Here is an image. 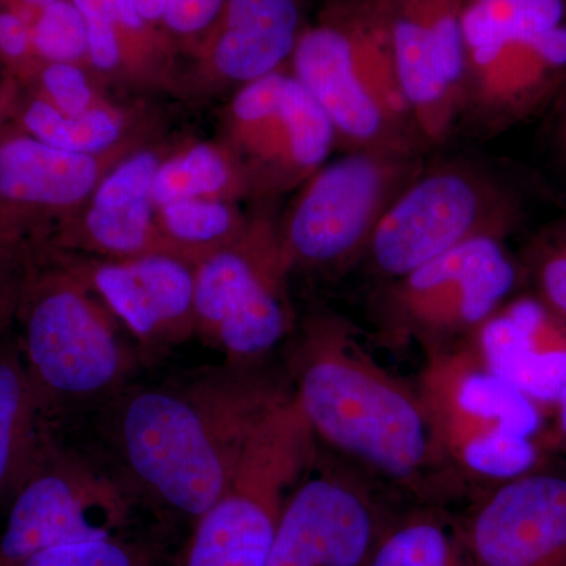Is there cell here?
<instances>
[{"instance_id":"836d02e7","label":"cell","mask_w":566,"mask_h":566,"mask_svg":"<svg viewBox=\"0 0 566 566\" xmlns=\"http://www.w3.org/2000/svg\"><path fill=\"white\" fill-rule=\"evenodd\" d=\"M24 262L25 252L0 251V329L14 318Z\"/></svg>"},{"instance_id":"4fadbf2b","label":"cell","mask_w":566,"mask_h":566,"mask_svg":"<svg viewBox=\"0 0 566 566\" xmlns=\"http://www.w3.org/2000/svg\"><path fill=\"white\" fill-rule=\"evenodd\" d=\"M395 70L430 150L449 144L460 120L464 80L465 0H375Z\"/></svg>"},{"instance_id":"f1b7e54d","label":"cell","mask_w":566,"mask_h":566,"mask_svg":"<svg viewBox=\"0 0 566 566\" xmlns=\"http://www.w3.org/2000/svg\"><path fill=\"white\" fill-rule=\"evenodd\" d=\"M24 91L66 115L85 114L112 102L93 71L73 63L44 62Z\"/></svg>"},{"instance_id":"2e32d148","label":"cell","mask_w":566,"mask_h":566,"mask_svg":"<svg viewBox=\"0 0 566 566\" xmlns=\"http://www.w3.org/2000/svg\"><path fill=\"white\" fill-rule=\"evenodd\" d=\"M387 520L349 472H305L283 506L266 566H363Z\"/></svg>"},{"instance_id":"5b68a950","label":"cell","mask_w":566,"mask_h":566,"mask_svg":"<svg viewBox=\"0 0 566 566\" xmlns=\"http://www.w3.org/2000/svg\"><path fill=\"white\" fill-rule=\"evenodd\" d=\"M527 214V191L504 164L476 155L427 163L387 211L363 262L378 283L394 281L480 238L509 240Z\"/></svg>"},{"instance_id":"52a82bcc","label":"cell","mask_w":566,"mask_h":566,"mask_svg":"<svg viewBox=\"0 0 566 566\" xmlns=\"http://www.w3.org/2000/svg\"><path fill=\"white\" fill-rule=\"evenodd\" d=\"M428 151L357 148L327 161L277 219L290 273H338L363 262L379 223L422 172Z\"/></svg>"},{"instance_id":"74e56055","label":"cell","mask_w":566,"mask_h":566,"mask_svg":"<svg viewBox=\"0 0 566 566\" xmlns=\"http://www.w3.org/2000/svg\"><path fill=\"white\" fill-rule=\"evenodd\" d=\"M167 0H134L145 20L163 28V14Z\"/></svg>"},{"instance_id":"9c48e42d","label":"cell","mask_w":566,"mask_h":566,"mask_svg":"<svg viewBox=\"0 0 566 566\" xmlns=\"http://www.w3.org/2000/svg\"><path fill=\"white\" fill-rule=\"evenodd\" d=\"M290 274L263 203L233 243L193 264L196 334L233 367H252L296 329Z\"/></svg>"},{"instance_id":"d4e9b609","label":"cell","mask_w":566,"mask_h":566,"mask_svg":"<svg viewBox=\"0 0 566 566\" xmlns=\"http://www.w3.org/2000/svg\"><path fill=\"white\" fill-rule=\"evenodd\" d=\"M251 212L240 203L221 200H182L156 208L159 232L175 255L196 264L233 243L244 232Z\"/></svg>"},{"instance_id":"44dd1931","label":"cell","mask_w":566,"mask_h":566,"mask_svg":"<svg viewBox=\"0 0 566 566\" xmlns=\"http://www.w3.org/2000/svg\"><path fill=\"white\" fill-rule=\"evenodd\" d=\"M337 133L322 104L290 71L282 109L260 150L245 164L253 200L268 203L297 191L329 161Z\"/></svg>"},{"instance_id":"cb8c5ba5","label":"cell","mask_w":566,"mask_h":566,"mask_svg":"<svg viewBox=\"0 0 566 566\" xmlns=\"http://www.w3.org/2000/svg\"><path fill=\"white\" fill-rule=\"evenodd\" d=\"M44 412L20 348L0 349V499L13 495L48 441Z\"/></svg>"},{"instance_id":"9a60e30c","label":"cell","mask_w":566,"mask_h":566,"mask_svg":"<svg viewBox=\"0 0 566 566\" xmlns=\"http://www.w3.org/2000/svg\"><path fill=\"white\" fill-rule=\"evenodd\" d=\"M452 524L465 566H566V472L494 483Z\"/></svg>"},{"instance_id":"d590c367","label":"cell","mask_w":566,"mask_h":566,"mask_svg":"<svg viewBox=\"0 0 566 566\" xmlns=\"http://www.w3.org/2000/svg\"><path fill=\"white\" fill-rule=\"evenodd\" d=\"M21 92L22 85L20 82L14 77L2 74V77H0V147H2L3 137H6L11 120H13Z\"/></svg>"},{"instance_id":"8992f818","label":"cell","mask_w":566,"mask_h":566,"mask_svg":"<svg viewBox=\"0 0 566 566\" xmlns=\"http://www.w3.org/2000/svg\"><path fill=\"white\" fill-rule=\"evenodd\" d=\"M416 386L439 444L463 479L494 485L536 469L542 408L493 374L471 338L427 349Z\"/></svg>"},{"instance_id":"5bb4252c","label":"cell","mask_w":566,"mask_h":566,"mask_svg":"<svg viewBox=\"0 0 566 566\" xmlns=\"http://www.w3.org/2000/svg\"><path fill=\"white\" fill-rule=\"evenodd\" d=\"M464 59L458 129L493 139L547 109L565 87L566 20L510 33Z\"/></svg>"},{"instance_id":"1f68e13d","label":"cell","mask_w":566,"mask_h":566,"mask_svg":"<svg viewBox=\"0 0 566 566\" xmlns=\"http://www.w3.org/2000/svg\"><path fill=\"white\" fill-rule=\"evenodd\" d=\"M33 43L32 24L0 0V69L29 87L43 65Z\"/></svg>"},{"instance_id":"ac0fdd59","label":"cell","mask_w":566,"mask_h":566,"mask_svg":"<svg viewBox=\"0 0 566 566\" xmlns=\"http://www.w3.org/2000/svg\"><path fill=\"white\" fill-rule=\"evenodd\" d=\"M307 18L303 0H227L218 21L186 50L185 88L219 93L286 69Z\"/></svg>"},{"instance_id":"6da1fadb","label":"cell","mask_w":566,"mask_h":566,"mask_svg":"<svg viewBox=\"0 0 566 566\" xmlns=\"http://www.w3.org/2000/svg\"><path fill=\"white\" fill-rule=\"evenodd\" d=\"M292 397L315 438L385 476L422 504L463 494L417 386L381 367L345 316H305L290 357Z\"/></svg>"},{"instance_id":"277c9868","label":"cell","mask_w":566,"mask_h":566,"mask_svg":"<svg viewBox=\"0 0 566 566\" xmlns=\"http://www.w3.org/2000/svg\"><path fill=\"white\" fill-rule=\"evenodd\" d=\"M14 318L21 326V356L44 411L109 394L132 374L134 356L120 323L69 252H25Z\"/></svg>"},{"instance_id":"484cf974","label":"cell","mask_w":566,"mask_h":566,"mask_svg":"<svg viewBox=\"0 0 566 566\" xmlns=\"http://www.w3.org/2000/svg\"><path fill=\"white\" fill-rule=\"evenodd\" d=\"M363 566H465L453 524L438 510L389 517Z\"/></svg>"},{"instance_id":"3957f363","label":"cell","mask_w":566,"mask_h":566,"mask_svg":"<svg viewBox=\"0 0 566 566\" xmlns=\"http://www.w3.org/2000/svg\"><path fill=\"white\" fill-rule=\"evenodd\" d=\"M290 71L322 104L342 150L430 151L406 103L375 0H323L297 40Z\"/></svg>"},{"instance_id":"83f0119b","label":"cell","mask_w":566,"mask_h":566,"mask_svg":"<svg viewBox=\"0 0 566 566\" xmlns=\"http://www.w3.org/2000/svg\"><path fill=\"white\" fill-rule=\"evenodd\" d=\"M517 259L532 293L566 322V216L536 230Z\"/></svg>"},{"instance_id":"d6a6232c","label":"cell","mask_w":566,"mask_h":566,"mask_svg":"<svg viewBox=\"0 0 566 566\" xmlns=\"http://www.w3.org/2000/svg\"><path fill=\"white\" fill-rule=\"evenodd\" d=\"M227 0H167L163 29L186 51L210 31L218 21Z\"/></svg>"},{"instance_id":"ffe728a7","label":"cell","mask_w":566,"mask_h":566,"mask_svg":"<svg viewBox=\"0 0 566 566\" xmlns=\"http://www.w3.org/2000/svg\"><path fill=\"white\" fill-rule=\"evenodd\" d=\"M471 342L483 363L542 406L556 408L566 386V322L534 293L506 301Z\"/></svg>"},{"instance_id":"e0dca14e","label":"cell","mask_w":566,"mask_h":566,"mask_svg":"<svg viewBox=\"0 0 566 566\" xmlns=\"http://www.w3.org/2000/svg\"><path fill=\"white\" fill-rule=\"evenodd\" d=\"M180 142L153 137L128 153L46 248L107 260L175 255L156 222L153 186L159 167Z\"/></svg>"},{"instance_id":"7c38bea8","label":"cell","mask_w":566,"mask_h":566,"mask_svg":"<svg viewBox=\"0 0 566 566\" xmlns=\"http://www.w3.org/2000/svg\"><path fill=\"white\" fill-rule=\"evenodd\" d=\"M150 136L77 155L41 144L10 125L0 147V251L46 248L120 159Z\"/></svg>"},{"instance_id":"f546056e","label":"cell","mask_w":566,"mask_h":566,"mask_svg":"<svg viewBox=\"0 0 566 566\" xmlns=\"http://www.w3.org/2000/svg\"><path fill=\"white\" fill-rule=\"evenodd\" d=\"M33 43L43 62L73 63L92 71L87 21L70 0H57L32 25Z\"/></svg>"},{"instance_id":"d6986e66","label":"cell","mask_w":566,"mask_h":566,"mask_svg":"<svg viewBox=\"0 0 566 566\" xmlns=\"http://www.w3.org/2000/svg\"><path fill=\"white\" fill-rule=\"evenodd\" d=\"M71 256L111 314L148 352L196 334L192 263L169 253L122 260Z\"/></svg>"},{"instance_id":"8fae6325","label":"cell","mask_w":566,"mask_h":566,"mask_svg":"<svg viewBox=\"0 0 566 566\" xmlns=\"http://www.w3.org/2000/svg\"><path fill=\"white\" fill-rule=\"evenodd\" d=\"M129 516L128 495L117 482L46 441L11 495L0 565H21L66 543L125 534Z\"/></svg>"},{"instance_id":"ba28073f","label":"cell","mask_w":566,"mask_h":566,"mask_svg":"<svg viewBox=\"0 0 566 566\" xmlns=\"http://www.w3.org/2000/svg\"><path fill=\"white\" fill-rule=\"evenodd\" d=\"M314 453L315 436L290 395L249 439L232 480L192 524L175 566H266L283 506Z\"/></svg>"},{"instance_id":"4316f807","label":"cell","mask_w":566,"mask_h":566,"mask_svg":"<svg viewBox=\"0 0 566 566\" xmlns=\"http://www.w3.org/2000/svg\"><path fill=\"white\" fill-rule=\"evenodd\" d=\"M286 69L249 82L234 91L222 120V140L248 164L260 150L282 109Z\"/></svg>"},{"instance_id":"f35d334b","label":"cell","mask_w":566,"mask_h":566,"mask_svg":"<svg viewBox=\"0 0 566 566\" xmlns=\"http://www.w3.org/2000/svg\"><path fill=\"white\" fill-rule=\"evenodd\" d=\"M556 415H557V436L556 441L557 444H560L566 450V386L564 392H562L560 398H558L556 405Z\"/></svg>"},{"instance_id":"7402d4cb","label":"cell","mask_w":566,"mask_h":566,"mask_svg":"<svg viewBox=\"0 0 566 566\" xmlns=\"http://www.w3.org/2000/svg\"><path fill=\"white\" fill-rule=\"evenodd\" d=\"M11 126L57 150L103 155L139 137L150 136L139 111L104 104L81 115L62 114L32 92L22 88Z\"/></svg>"},{"instance_id":"8d00e7d4","label":"cell","mask_w":566,"mask_h":566,"mask_svg":"<svg viewBox=\"0 0 566 566\" xmlns=\"http://www.w3.org/2000/svg\"><path fill=\"white\" fill-rule=\"evenodd\" d=\"M2 2L11 7V9L17 10L18 13H21L22 17L33 25L36 18H39L48 7H51L52 3L57 2V0H2Z\"/></svg>"},{"instance_id":"e575fe53","label":"cell","mask_w":566,"mask_h":566,"mask_svg":"<svg viewBox=\"0 0 566 566\" xmlns=\"http://www.w3.org/2000/svg\"><path fill=\"white\" fill-rule=\"evenodd\" d=\"M547 111V150L557 172L566 180V85Z\"/></svg>"},{"instance_id":"4dcf8cb0","label":"cell","mask_w":566,"mask_h":566,"mask_svg":"<svg viewBox=\"0 0 566 566\" xmlns=\"http://www.w3.org/2000/svg\"><path fill=\"white\" fill-rule=\"evenodd\" d=\"M18 566H158V562L150 546L122 534L50 547Z\"/></svg>"},{"instance_id":"7a4b0ae2","label":"cell","mask_w":566,"mask_h":566,"mask_svg":"<svg viewBox=\"0 0 566 566\" xmlns=\"http://www.w3.org/2000/svg\"><path fill=\"white\" fill-rule=\"evenodd\" d=\"M290 394L233 365L148 387L118 411V452L153 504L192 526L229 485L259 424Z\"/></svg>"},{"instance_id":"30bf717a","label":"cell","mask_w":566,"mask_h":566,"mask_svg":"<svg viewBox=\"0 0 566 566\" xmlns=\"http://www.w3.org/2000/svg\"><path fill=\"white\" fill-rule=\"evenodd\" d=\"M523 283L520 259L506 240L480 238L379 282L368 307L389 344L416 340L427 352L471 337Z\"/></svg>"},{"instance_id":"603a6c76","label":"cell","mask_w":566,"mask_h":566,"mask_svg":"<svg viewBox=\"0 0 566 566\" xmlns=\"http://www.w3.org/2000/svg\"><path fill=\"white\" fill-rule=\"evenodd\" d=\"M156 208L182 200H253L251 178L240 156L222 139H182L156 174Z\"/></svg>"}]
</instances>
